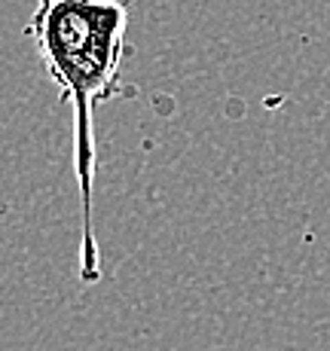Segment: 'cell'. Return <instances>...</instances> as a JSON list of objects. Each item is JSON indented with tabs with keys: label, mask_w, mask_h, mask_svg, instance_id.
<instances>
[{
	"label": "cell",
	"mask_w": 330,
	"mask_h": 351,
	"mask_svg": "<svg viewBox=\"0 0 330 351\" xmlns=\"http://www.w3.org/2000/svg\"><path fill=\"white\" fill-rule=\"evenodd\" d=\"M129 0H37L31 37L46 73L73 107V168L80 184V281L98 285L101 256L92 217L95 104L117 92L126 56Z\"/></svg>",
	"instance_id": "1"
}]
</instances>
